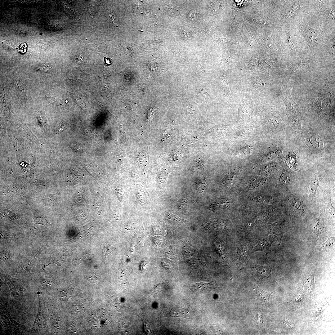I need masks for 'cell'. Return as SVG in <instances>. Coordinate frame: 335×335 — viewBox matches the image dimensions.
Returning a JSON list of instances; mask_svg holds the SVG:
<instances>
[{
	"instance_id": "cell-1",
	"label": "cell",
	"mask_w": 335,
	"mask_h": 335,
	"mask_svg": "<svg viewBox=\"0 0 335 335\" xmlns=\"http://www.w3.org/2000/svg\"><path fill=\"white\" fill-rule=\"evenodd\" d=\"M281 96L286 105L289 120L293 125L299 128L301 126L302 117L299 105L293 100L289 92L287 90L282 92Z\"/></svg>"
},
{
	"instance_id": "cell-2",
	"label": "cell",
	"mask_w": 335,
	"mask_h": 335,
	"mask_svg": "<svg viewBox=\"0 0 335 335\" xmlns=\"http://www.w3.org/2000/svg\"><path fill=\"white\" fill-rule=\"evenodd\" d=\"M322 174L316 175L312 178L308 184V193L309 200L312 201L321 181L324 177Z\"/></svg>"
},
{
	"instance_id": "cell-3",
	"label": "cell",
	"mask_w": 335,
	"mask_h": 335,
	"mask_svg": "<svg viewBox=\"0 0 335 335\" xmlns=\"http://www.w3.org/2000/svg\"><path fill=\"white\" fill-rule=\"evenodd\" d=\"M5 279L9 286L12 296L16 299L21 298L23 294L24 290L22 286L10 278L6 276Z\"/></svg>"
},
{
	"instance_id": "cell-4",
	"label": "cell",
	"mask_w": 335,
	"mask_h": 335,
	"mask_svg": "<svg viewBox=\"0 0 335 335\" xmlns=\"http://www.w3.org/2000/svg\"><path fill=\"white\" fill-rule=\"evenodd\" d=\"M218 286L216 282L212 281L209 283L202 282H197L191 285V288L195 292L206 293L217 288Z\"/></svg>"
},
{
	"instance_id": "cell-5",
	"label": "cell",
	"mask_w": 335,
	"mask_h": 335,
	"mask_svg": "<svg viewBox=\"0 0 335 335\" xmlns=\"http://www.w3.org/2000/svg\"><path fill=\"white\" fill-rule=\"evenodd\" d=\"M39 302L38 312L33 327V331L39 332L45 328L46 325V318Z\"/></svg>"
},
{
	"instance_id": "cell-6",
	"label": "cell",
	"mask_w": 335,
	"mask_h": 335,
	"mask_svg": "<svg viewBox=\"0 0 335 335\" xmlns=\"http://www.w3.org/2000/svg\"><path fill=\"white\" fill-rule=\"evenodd\" d=\"M289 202L297 213H304L306 209V205L304 201L293 195H291L288 198Z\"/></svg>"
},
{
	"instance_id": "cell-7",
	"label": "cell",
	"mask_w": 335,
	"mask_h": 335,
	"mask_svg": "<svg viewBox=\"0 0 335 335\" xmlns=\"http://www.w3.org/2000/svg\"><path fill=\"white\" fill-rule=\"evenodd\" d=\"M254 268V272L260 278L267 279L270 277L271 275V269L269 266L255 265Z\"/></svg>"
},
{
	"instance_id": "cell-8",
	"label": "cell",
	"mask_w": 335,
	"mask_h": 335,
	"mask_svg": "<svg viewBox=\"0 0 335 335\" xmlns=\"http://www.w3.org/2000/svg\"><path fill=\"white\" fill-rule=\"evenodd\" d=\"M252 201L257 203L266 204H273L275 203L274 199L271 197L262 194H256L251 197Z\"/></svg>"
},
{
	"instance_id": "cell-9",
	"label": "cell",
	"mask_w": 335,
	"mask_h": 335,
	"mask_svg": "<svg viewBox=\"0 0 335 335\" xmlns=\"http://www.w3.org/2000/svg\"><path fill=\"white\" fill-rule=\"evenodd\" d=\"M267 180L263 178H254L250 180L247 182V187L250 190L260 188L264 186Z\"/></svg>"
},
{
	"instance_id": "cell-10",
	"label": "cell",
	"mask_w": 335,
	"mask_h": 335,
	"mask_svg": "<svg viewBox=\"0 0 335 335\" xmlns=\"http://www.w3.org/2000/svg\"><path fill=\"white\" fill-rule=\"evenodd\" d=\"M254 293L258 298L265 303H268L271 293L264 291L257 286L255 289Z\"/></svg>"
},
{
	"instance_id": "cell-11",
	"label": "cell",
	"mask_w": 335,
	"mask_h": 335,
	"mask_svg": "<svg viewBox=\"0 0 335 335\" xmlns=\"http://www.w3.org/2000/svg\"><path fill=\"white\" fill-rule=\"evenodd\" d=\"M188 310L182 307H177L173 309L171 311V315L173 317H178L187 318L189 317Z\"/></svg>"
},
{
	"instance_id": "cell-12",
	"label": "cell",
	"mask_w": 335,
	"mask_h": 335,
	"mask_svg": "<svg viewBox=\"0 0 335 335\" xmlns=\"http://www.w3.org/2000/svg\"><path fill=\"white\" fill-rule=\"evenodd\" d=\"M291 179V175L287 169L283 170L279 178V182L281 185H287L289 184Z\"/></svg>"
},
{
	"instance_id": "cell-13",
	"label": "cell",
	"mask_w": 335,
	"mask_h": 335,
	"mask_svg": "<svg viewBox=\"0 0 335 335\" xmlns=\"http://www.w3.org/2000/svg\"><path fill=\"white\" fill-rule=\"evenodd\" d=\"M38 281L42 286L45 288H51L54 284V280L51 277H42L39 279Z\"/></svg>"
},
{
	"instance_id": "cell-14",
	"label": "cell",
	"mask_w": 335,
	"mask_h": 335,
	"mask_svg": "<svg viewBox=\"0 0 335 335\" xmlns=\"http://www.w3.org/2000/svg\"><path fill=\"white\" fill-rule=\"evenodd\" d=\"M334 237H331L328 235V240L325 243L321 244V246L327 251L331 252L334 250Z\"/></svg>"
},
{
	"instance_id": "cell-15",
	"label": "cell",
	"mask_w": 335,
	"mask_h": 335,
	"mask_svg": "<svg viewBox=\"0 0 335 335\" xmlns=\"http://www.w3.org/2000/svg\"><path fill=\"white\" fill-rule=\"evenodd\" d=\"M230 204V201L228 199H222L217 200L214 203L213 206L218 209H224L229 207Z\"/></svg>"
},
{
	"instance_id": "cell-16",
	"label": "cell",
	"mask_w": 335,
	"mask_h": 335,
	"mask_svg": "<svg viewBox=\"0 0 335 335\" xmlns=\"http://www.w3.org/2000/svg\"><path fill=\"white\" fill-rule=\"evenodd\" d=\"M286 163L289 167L293 170H297L296 156L294 155L289 154L286 157Z\"/></svg>"
},
{
	"instance_id": "cell-17",
	"label": "cell",
	"mask_w": 335,
	"mask_h": 335,
	"mask_svg": "<svg viewBox=\"0 0 335 335\" xmlns=\"http://www.w3.org/2000/svg\"><path fill=\"white\" fill-rule=\"evenodd\" d=\"M32 264L30 261L26 262L21 265L19 267V270L25 274H30Z\"/></svg>"
},
{
	"instance_id": "cell-18",
	"label": "cell",
	"mask_w": 335,
	"mask_h": 335,
	"mask_svg": "<svg viewBox=\"0 0 335 335\" xmlns=\"http://www.w3.org/2000/svg\"><path fill=\"white\" fill-rule=\"evenodd\" d=\"M0 258L6 263H9L12 260V256L10 253L6 251L1 252Z\"/></svg>"
},
{
	"instance_id": "cell-19",
	"label": "cell",
	"mask_w": 335,
	"mask_h": 335,
	"mask_svg": "<svg viewBox=\"0 0 335 335\" xmlns=\"http://www.w3.org/2000/svg\"><path fill=\"white\" fill-rule=\"evenodd\" d=\"M225 224V223L224 221H218L209 223V224H208V226L214 229L219 230L222 228Z\"/></svg>"
},
{
	"instance_id": "cell-20",
	"label": "cell",
	"mask_w": 335,
	"mask_h": 335,
	"mask_svg": "<svg viewBox=\"0 0 335 335\" xmlns=\"http://www.w3.org/2000/svg\"><path fill=\"white\" fill-rule=\"evenodd\" d=\"M239 249L238 257L240 259H243L247 254V247L245 245H243L240 246Z\"/></svg>"
},
{
	"instance_id": "cell-21",
	"label": "cell",
	"mask_w": 335,
	"mask_h": 335,
	"mask_svg": "<svg viewBox=\"0 0 335 335\" xmlns=\"http://www.w3.org/2000/svg\"><path fill=\"white\" fill-rule=\"evenodd\" d=\"M34 222L35 224L42 225L44 226L48 225V222L43 217L41 216H36L33 218Z\"/></svg>"
},
{
	"instance_id": "cell-22",
	"label": "cell",
	"mask_w": 335,
	"mask_h": 335,
	"mask_svg": "<svg viewBox=\"0 0 335 335\" xmlns=\"http://www.w3.org/2000/svg\"><path fill=\"white\" fill-rule=\"evenodd\" d=\"M0 234L2 238L14 240V238L11 234L2 230H1Z\"/></svg>"
},
{
	"instance_id": "cell-23",
	"label": "cell",
	"mask_w": 335,
	"mask_h": 335,
	"mask_svg": "<svg viewBox=\"0 0 335 335\" xmlns=\"http://www.w3.org/2000/svg\"><path fill=\"white\" fill-rule=\"evenodd\" d=\"M59 321L58 318L56 316H52L51 318V325L54 328L57 329L59 328Z\"/></svg>"
},
{
	"instance_id": "cell-24",
	"label": "cell",
	"mask_w": 335,
	"mask_h": 335,
	"mask_svg": "<svg viewBox=\"0 0 335 335\" xmlns=\"http://www.w3.org/2000/svg\"><path fill=\"white\" fill-rule=\"evenodd\" d=\"M198 15V12L196 10H192L189 13V17L191 18H196Z\"/></svg>"
},
{
	"instance_id": "cell-25",
	"label": "cell",
	"mask_w": 335,
	"mask_h": 335,
	"mask_svg": "<svg viewBox=\"0 0 335 335\" xmlns=\"http://www.w3.org/2000/svg\"><path fill=\"white\" fill-rule=\"evenodd\" d=\"M137 198L141 203H144L145 201V198L144 194L141 193H138L137 194Z\"/></svg>"
},
{
	"instance_id": "cell-26",
	"label": "cell",
	"mask_w": 335,
	"mask_h": 335,
	"mask_svg": "<svg viewBox=\"0 0 335 335\" xmlns=\"http://www.w3.org/2000/svg\"><path fill=\"white\" fill-rule=\"evenodd\" d=\"M143 326L144 332L146 333V334H149L150 331L148 327H147V324L146 322H143Z\"/></svg>"
},
{
	"instance_id": "cell-27",
	"label": "cell",
	"mask_w": 335,
	"mask_h": 335,
	"mask_svg": "<svg viewBox=\"0 0 335 335\" xmlns=\"http://www.w3.org/2000/svg\"><path fill=\"white\" fill-rule=\"evenodd\" d=\"M105 64L106 66L110 65L111 64V62L109 58H107L104 57Z\"/></svg>"
},
{
	"instance_id": "cell-28",
	"label": "cell",
	"mask_w": 335,
	"mask_h": 335,
	"mask_svg": "<svg viewBox=\"0 0 335 335\" xmlns=\"http://www.w3.org/2000/svg\"><path fill=\"white\" fill-rule=\"evenodd\" d=\"M206 184V181H201L199 183V187L201 188L200 189H203L205 187Z\"/></svg>"
},
{
	"instance_id": "cell-29",
	"label": "cell",
	"mask_w": 335,
	"mask_h": 335,
	"mask_svg": "<svg viewBox=\"0 0 335 335\" xmlns=\"http://www.w3.org/2000/svg\"><path fill=\"white\" fill-rule=\"evenodd\" d=\"M200 163H196L195 164V168H196V169H198V170H201L202 168L203 167L201 166V164H201H200H200Z\"/></svg>"
}]
</instances>
